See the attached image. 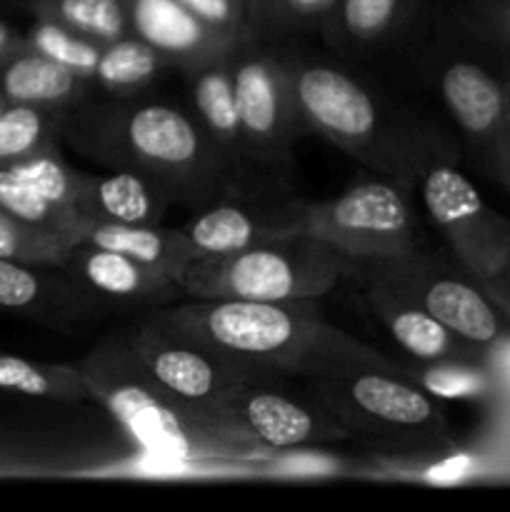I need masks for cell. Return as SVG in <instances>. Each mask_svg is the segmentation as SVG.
Returning <instances> with one entry per match:
<instances>
[{
    "label": "cell",
    "mask_w": 510,
    "mask_h": 512,
    "mask_svg": "<svg viewBox=\"0 0 510 512\" xmlns=\"http://www.w3.org/2000/svg\"><path fill=\"white\" fill-rule=\"evenodd\" d=\"M168 68V60L145 40L125 35L113 43H103L90 83L103 95H133L148 90Z\"/></svg>",
    "instance_id": "25"
},
{
    "label": "cell",
    "mask_w": 510,
    "mask_h": 512,
    "mask_svg": "<svg viewBox=\"0 0 510 512\" xmlns=\"http://www.w3.org/2000/svg\"><path fill=\"white\" fill-rule=\"evenodd\" d=\"M403 370L433 398L478 400L488 398L498 388V378L488 360H433V363L415 360V368Z\"/></svg>",
    "instance_id": "29"
},
{
    "label": "cell",
    "mask_w": 510,
    "mask_h": 512,
    "mask_svg": "<svg viewBox=\"0 0 510 512\" xmlns=\"http://www.w3.org/2000/svg\"><path fill=\"white\" fill-rule=\"evenodd\" d=\"M370 313L385 325L390 338L413 360L433 363V360H485V350L475 348L468 340L458 338L440 320L425 313L413 300L403 298L395 290L373 280H358Z\"/></svg>",
    "instance_id": "20"
},
{
    "label": "cell",
    "mask_w": 510,
    "mask_h": 512,
    "mask_svg": "<svg viewBox=\"0 0 510 512\" xmlns=\"http://www.w3.org/2000/svg\"><path fill=\"white\" fill-rule=\"evenodd\" d=\"M465 25L510 68V0H470Z\"/></svg>",
    "instance_id": "34"
},
{
    "label": "cell",
    "mask_w": 510,
    "mask_h": 512,
    "mask_svg": "<svg viewBox=\"0 0 510 512\" xmlns=\"http://www.w3.org/2000/svg\"><path fill=\"white\" fill-rule=\"evenodd\" d=\"M0 308L28 310L50 325H78L98 305L55 265H25L0 258Z\"/></svg>",
    "instance_id": "21"
},
{
    "label": "cell",
    "mask_w": 510,
    "mask_h": 512,
    "mask_svg": "<svg viewBox=\"0 0 510 512\" xmlns=\"http://www.w3.org/2000/svg\"><path fill=\"white\" fill-rule=\"evenodd\" d=\"M190 103L198 123L213 148L218 150L230 175V188H260V185H285L255 173L245 148L243 128H240L238 103H235L233 70H230V48L215 58L205 60L198 68L185 70Z\"/></svg>",
    "instance_id": "17"
},
{
    "label": "cell",
    "mask_w": 510,
    "mask_h": 512,
    "mask_svg": "<svg viewBox=\"0 0 510 512\" xmlns=\"http://www.w3.org/2000/svg\"><path fill=\"white\" fill-rule=\"evenodd\" d=\"M5 105H8V103H5V100H3V98H0V110H3V108H5Z\"/></svg>",
    "instance_id": "38"
},
{
    "label": "cell",
    "mask_w": 510,
    "mask_h": 512,
    "mask_svg": "<svg viewBox=\"0 0 510 512\" xmlns=\"http://www.w3.org/2000/svg\"><path fill=\"white\" fill-rule=\"evenodd\" d=\"M293 375L303 378L348 428L383 455L435 460L455 450L443 408L383 358L323 320Z\"/></svg>",
    "instance_id": "2"
},
{
    "label": "cell",
    "mask_w": 510,
    "mask_h": 512,
    "mask_svg": "<svg viewBox=\"0 0 510 512\" xmlns=\"http://www.w3.org/2000/svg\"><path fill=\"white\" fill-rule=\"evenodd\" d=\"M18 48H23V35H18L8 23L0 20V60H3L5 55L15 53Z\"/></svg>",
    "instance_id": "37"
},
{
    "label": "cell",
    "mask_w": 510,
    "mask_h": 512,
    "mask_svg": "<svg viewBox=\"0 0 510 512\" xmlns=\"http://www.w3.org/2000/svg\"><path fill=\"white\" fill-rule=\"evenodd\" d=\"M38 18L55 20L98 43H113L130 33L128 0H33Z\"/></svg>",
    "instance_id": "28"
},
{
    "label": "cell",
    "mask_w": 510,
    "mask_h": 512,
    "mask_svg": "<svg viewBox=\"0 0 510 512\" xmlns=\"http://www.w3.org/2000/svg\"><path fill=\"white\" fill-rule=\"evenodd\" d=\"M468 28V25H465ZM473 48L450 50L438 63V95L458 128L473 163L495 178L498 170L500 125H503L505 95L510 68L468 28Z\"/></svg>",
    "instance_id": "13"
},
{
    "label": "cell",
    "mask_w": 510,
    "mask_h": 512,
    "mask_svg": "<svg viewBox=\"0 0 510 512\" xmlns=\"http://www.w3.org/2000/svg\"><path fill=\"white\" fill-rule=\"evenodd\" d=\"M298 233L350 260L388 258L423 243L418 215L398 180H363L330 200H300Z\"/></svg>",
    "instance_id": "10"
},
{
    "label": "cell",
    "mask_w": 510,
    "mask_h": 512,
    "mask_svg": "<svg viewBox=\"0 0 510 512\" xmlns=\"http://www.w3.org/2000/svg\"><path fill=\"white\" fill-rule=\"evenodd\" d=\"M350 260L305 233L278 235L225 255L195 258L180 275L185 298H323L348 275Z\"/></svg>",
    "instance_id": "5"
},
{
    "label": "cell",
    "mask_w": 510,
    "mask_h": 512,
    "mask_svg": "<svg viewBox=\"0 0 510 512\" xmlns=\"http://www.w3.org/2000/svg\"><path fill=\"white\" fill-rule=\"evenodd\" d=\"M235 103L255 173L288 185L293 145L305 135L290 95L283 50L248 35L230 45Z\"/></svg>",
    "instance_id": "9"
},
{
    "label": "cell",
    "mask_w": 510,
    "mask_h": 512,
    "mask_svg": "<svg viewBox=\"0 0 510 512\" xmlns=\"http://www.w3.org/2000/svg\"><path fill=\"white\" fill-rule=\"evenodd\" d=\"M483 285H485V290L493 295L495 303L500 305V310L505 313V318L510 320V258H508V263H505L498 273L490 275Z\"/></svg>",
    "instance_id": "36"
},
{
    "label": "cell",
    "mask_w": 510,
    "mask_h": 512,
    "mask_svg": "<svg viewBox=\"0 0 510 512\" xmlns=\"http://www.w3.org/2000/svg\"><path fill=\"white\" fill-rule=\"evenodd\" d=\"M300 200L285 185L228 188L208 208L193 213L183 230L198 258L238 253L263 240L298 233Z\"/></svg>",
    "instance_id": "14"
},
{
    "label": "cell",
    "mask_w": 510,
    "mask_h": 512,
    "mask_svg": "<svg viewBox=\"0 0 510 512\" xmlns=\"http://www.w3.org/2000/svg\"><path fill=\"white\" fill-rule=\"evenodd\" d=\"M348 278L373 280L395 290L485 353L510 335V320L485 290L483 280L460 265L450 250L435 253L418 245L388 258L350 260Z\"/></svg>",
    "instance_id": "7"
},
{
    "label": "cell",
    "mask_w": 510,
    "mask_h": 512,
    "mask_svg": "<svg viewBox=\"0 0 510 512\" xmlns=\"http://www.w3.org/2000/svg\"><path fill=\"white\" fill-rule=\"evenodd\" d=\"M338 0H253L258 35H293L320 30Z\"/></svg>",
    "instance_id": "32"
},
{
    "label": "cell",
    "mask_w": 510,
    "mask_h": 512,
    "mask_svg": "<svg viewBox=\"0 0 510 512\" xmlns=\"http://www.w3.org/2000/svg\"><path fill=\"white\" fill-rule=\"evenodd\" d=\"M60 270L103 308H165L185 298L180 285L118 250L88 240H73L60 260Z\"/></svg>",
    "instance_id": "16"
},
{
    "label": "cell",
    "mask_w": 510,
    "mask_h": 512,
    "mask_svg": "<svg viewBox=\"0 0 510 512\" xmlns=\"http://www.w3.org/2000/svg\"><path fill=\"white\" fill-rule=\"evenodd\" d=\"M128 18L130 33L158 50L180 73L198 68L235 43L208 28L178 0H128Z\"/></svg>",
    "instance_id": "19"
},
{
    "label": "cell",
    "mask_w": 510,
    "mask_h": 512,
    "mask_svg": "<svg viewBox=\"0 0 510 512\" xmlns=\"http://www.w3.org/2000/svg\"><path fill=\"white\" fill-rule=\"evenodd\" d=\"M248 3H250V8H253V0H248Z\"/></svg>",
    "instance_id": "39"
},
{
    "label": "cell",
    "mask_w": 510,
    "mask_h": 512,
    "mask_svg": "<svg viewBox=\"0 0 510 512\" xmlns=\"http://www.w3.org/2000/svg\"><path fill=\"white\" fill-rule=\"evenodd\" d=\"M23 45L35 50V53L48 55L50 60L65 65V68L73 70L75 75L85 78L88 83L95 73V65H98L100 50H103V43H98V40H90L85 35L73 33L65 25L48 18L35 20L28 35H23Z\"/></svg>",
    "instance_id": "30"
},
{
    "label": "cell",
    "mask_w": 510,
    "mask_h": 512,
    "mask_svg": "<svg viewBox=\"0 0 510 512\" xmlns=\"http://www.w3.org/2000/svg\"><path fill=\"white\" fill-rule=\"evenodd\" d=\"M160 313L235 363L288 375L298 370L323 323L315 298H185V303L165 305Z\"/></svg>",
    "instance_id": "6"
},
{
    "label": "cell",
    "mask_w": 510,
    "mask_h": 512,
    "mask_svg": "<svg viewBox=\"0 0 510 512\" xmlns=\"http://www.w3.org/2000/svg\"><path fill=\"white\" fill-rule=\"evenodd\" d=\"M170 205H175V200L163 185L125 168L80 173L75 195L80 230L85 225H158Z\"/></svg>",
    "instance_id": "18"
},
{
    "label": "cell",
    "mask_w": 510,
    "mask_h": 512,
    "mask_svg": "<svg viewBox=\"0 0 510 512\" xmlns=\"http://www.w3.org/2000/svg\"><path fill=\"white\" fill-rule=\"evenodd\" d=\"M68 110L8 103L0 110V165L58 148Z\"/></svg>",
    "instance_id": "26"
},
{
    "label": "cell",
    "mask_w": 510,
    "mask_h": 512,
    "mask_svg": "<svg viewBox=\"0 0 510 512\" xmlns=\"http://www.w3.org/2000/svg\"><path fill=\"white\" fill-rule=\"evenodd\" d=\"M408 180L418 183V200L445 248L478 280H488L510 258V218L485 203L453 153L433 143L415 150Z\"/></svg>",
    "instance_id": "8"
},
{
    "label": "cell",
    "mask_w": 510,
    "mask_h": 512,
    "mask_svg": "<svg viewBox=\"0 0 510 512\" xmlns=\"http://www.w3.org/2000/svg\"><path fill=\"white\" fill-rule=\"evenodd\" d=\"M275 375L260 370L228 395L218 410L223 433L235 443H258L275 450L350 438L343 420L310 385L305 390L283 388L273 380Z\"/></svg>",
    "instance_id": "12"
},
{
    "label": "cell",
    "mask_w": 510,
    "mask_h": 512,
    "mask_svg": "<svg viewBox=\"0 0 510 512\" xmlns=\"http://www.w3.org/2000/svg\"><path fill=\"white\" fill-rule=\"evenodd\" d=\"M413 8L415 0H338L320 30L333 48L365 53L393 40Z\"/></svg>",
    "instance_id": "24"
},
{
    "label": "cell",
    "mask_w": 510,
    "mask_h": 512,
    "mask_svg": "<svg viewBox=\"0 0 510 512\" xmlns=\"http://www.w3.org/2000/svg\"><path fill=\"white\" fill-rule=\"evenodd\" d=\"M133 348L155 383L180 408L218 430L220 405L240 383H245L253 373H260L210 348L208 343L165 318L160 308L150 310L143 323L133 330Z\"/></svg>",
    "instance_id": "11"
},
{
    "label": "cell",
    "mask_w": 510,
    "mask_h": 512,
    "mask_svg": "<svg viewBox=\"0 0 510 512\" xmlns=\"http://www.w3.org/2000/svg\"><path fill=\"white\" fill-rule=\"evenodd\" d=\"M63 138L103 168L143 173L190 213L230 188V175L193 110L148 95H90L68 110Z\"/></svg>",
    "instance_id": "1"
},
{
    "label": "cell",
    "mask_w": 510,
    "mask_h": 512,
    "mask_svg": "<svg viewBox=\"0 0 510 512\" xmlns=\"http://www.w3.org/2000/svg\"><path fill=\"white\" fill-rule=\"evenodd\" d=\"M90 95L95 88L88 80L25 45L0 60V98L5 103L70 110Z\"/></svg>",
    "instance_id": "22"
},
{
    "label": "cell",
    "mask_w": 510,
    "mask_h": 512,
    "mask_svg": "<svg viewBox=\"0 0 510 512\" xmlns=\"http://www.w3.org/2000/svg\"><path fill=\"white\" fill-rule=\"evenodd\" d=\"M283 60L305 133L320 135L378 173L408 183L418 143L395 138L385 128L378 98L350 70L315 55H295V50H283Z\"/></svg>",
    "instance_id": "4"
},
{
    "label": "cell",
    "mask_w": 510,
    "mask_h": 512,
    "mask_svg": "<svg viewBox=\"0 0 510 512\" xmlns=\"http://www.w3.org/2000/svg\"><path fill=\"white\" fill-rule=\"evenodd\" d=\"M80 170L60 158L58 148L18 163L0 165V208L23 223L73 243L80 220L75 213Z\"/></svg>",
    "instance_id": "15"
},
{
    "label": "cell",
    "mask_w": 510,
    "mask_h": 512,
    "mask_svg": "<svg viewBox=\"0 0 510 512\" xmlns=\"http://www.w3.org/2000/svg\"><path fill=\"white\" fill-rule=\"evenodd\" d=\"M178 3L228 40H240L258 33L248 0H178Z\"/></svg>",
    "instance_id": "33"
},
{
    "label": "cell",
    "mask_w": 510,
    "mask_h": 512,
    "mask_svg": "<svg viewBox=\"0 0 510 512\" xmlns=\"http://www.w3.org/2000/svg\"><path fill=\"white\" fill-rule=\"evenodd\" d=\"M78 365L90 398L148 453L190 460L235 440L180 408L153 380L133 348V333L105 338Z\"/></svg>",
    "instance_id": "3"
},
{
    "label": "cell",
    "mask_w": 510,
    "mask_h": 512,
    "mask_svg": "<svg viewBox=\"0 0 510 512\" xmlns=\"http://www.w3.org/2000/svg\"><path fill=\"white\" fill-rule=\"evenodd\" d=\"M495 180L510 193V78H508V95H505L503 125H500V143H498V170Z\"/></svg>",
    "instance_id": "35"
},
{
    "label": "cell",
    "mask_w": 510,
    "mask_h": 512,
    "mask_svg": "<svg viewBox=\"0 0 510 512\" xmlns=\"http://www.w3.org/2000/svg\"><path fill=\"white\" fill-rule=\"evenodd\" d=\"M68 240L23 223L0 208V258L25 265H55L60 268Z\"/></svg>",
    "instance_id": "31"
},
{
    "label": "cell",
    "mask_w": 510,
    "mask_h": 512,
    "mask_svg": "<svg viewBox=\"0 0 510 512\" xmlns=\"http://www.w3.org/2000/svg\"><path fill=\"white\" fill-rule=\"evenodd\" d=\"M0 390L60 403H80L90 398L78 365L30 363L5 353H0Z\"/></svg>",
    "instance_id": "27"
},
{
    "label": "cell",
    "mask_w": 510,
    "mask_h": 512,
    "mask_svg": "<svg viewBox=\"0 0 510 512\" xmlns=\"http://www.w3.org/2000/svg\"><path fill=\"white\" fill-rule=\"evenodd\" d=\"M75 240H88L100 248L118 250L135 263L178 283L190 263L198 258L183 228L158 225H85Z\"/></svg>",
    "instance_id": "23"
}]
</instances>
